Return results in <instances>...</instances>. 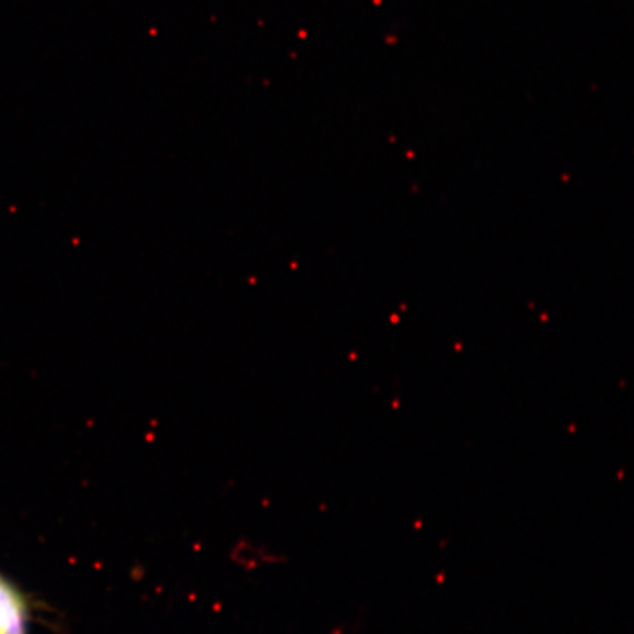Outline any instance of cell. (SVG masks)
I'll use <instances>...</instances> for the list:
<instances>
[{"label":"cell","mask_w":634,"mask_h":634,"mask_svg":"<svg viewBox=\"0 0 634 634\" xmlns=\"http://www.w3.org/2000/svg\"><path fill=\"white\" fill-rule=\"evenodd\" d=\"M28 603L24 593L0 576V634H27Z\"/></svg>","instance_id":"6da1fadb"}]
</instances>
